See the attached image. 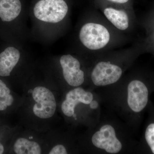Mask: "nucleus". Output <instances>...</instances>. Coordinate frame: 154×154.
Masks as SVG:
<instances>
[{
	"label": "nucleus",
	"mask_w": 154,
	"mask_h": 154,
	"mask_svg": "<svg viewBox=\"0 0 154 154\" xmlns=\"http://www.w3.org/2000/svg\"><path fill=\"white\" fill-rule=\"evenodd\" d=\"M127 35L116 30L96 11L80 28L79 38L85 49L96 56L126 44L131 40Z\"/></svg>",
	"instance_id": "obj_1"
},
{
	"label": "nucleus",
	"mask_w": 154,
	"mask_h": 154,
	"mask_svg": "<svg viewBox=\"0 0 154 154\" xmlns=\"http://www.w3.org/2000/svg\"><path fill=\"white\" fill-rule=\"evenodd\" d=\"M100 57L92 68L90 77L96 86H105L118 82L126 65L137 58L139 52L134 44L126 48L111 50L99 54Z\"/></svg>",
	"instance_id": "obj_2"
},
{
	"label": "nucleus",
	"mask_w": 154,
	"mask_h": 154,
	"mask_svg": "<svg viewBox=\"0 0 154 154\" xmlns=\"http://www.w3.org/2000/svg\"><path fill=\"white\" fill-rule=\"evenodd\" d=\"M29 113L39 122H48L56 113L57 104L55 94L48 87H32L28 92Z\"/></svg>",
	"instance_id": "obj_3"
},
{
	"label": "nucleus",
	"mask_w": 154,
	"mask_h": 154,
	"mask_svg": "<svg viewBox=\"0 0 154 154\" xmlns=\"http://www.w3.org/2000/svg\"><path fill=\"white\" fill-rule=\"evenodd\" d=\"M94 1L96 9L116 30L126 35L133 32L137 24L133 8L113 5L103 0Z\"/></svg>",
	"instance_id": "obj_4"
},
{
	"label": "nucleus",
	"mask_w": 154,
	"mask_h": 154,
	"mask_svg": "<svg viewBox=\"0 0 154 154\" xmlns=\"http://www.w3.org/2000/svg\"><path fill=\"white\" fill-rule=\"evenodd\" d=\"M68 11V6L64 0H40L33 9L36 18L43 22L52 23L63 20Z\"/></svg>",
	"instance_id": "obj_5"
},
{
	"label": "nucleus",
	"mask_w": 154,
	"mask_h": 154,
	"mask_svg": "<svg viewBox=\"0 0 154 154\" xmlns=\"http://www.w3.org/2000/svg\"><path fill=\"white\" fill-rule=\"evenodd\" d=\"M145 79L132 80L128 86L127 103L133 112L141 113L149 102V87Z\"/></svg>",
	"instance_id": "obj_6"
},
{
	"label": "nucleus",
	"mask_w": 154,
	"mask_h": 154,
	"mask_svg": "<svg viewBox=\"0 0 154 154\" xmlns=\"http://www.w3.org/2000/svg\"><path fill=\"white\" fill-rule=\"evenodd\" d=\"M60 63L64 80L67 85L76 88L84 84L85 72L78 58L71 54H65L61 57Z\"/></svg>",
	"instance_id": "obj_7"
},
{
	"label": "nucleus",
	"mask_w": 154,
	"mask_h": 154,
	"mask_svg": "<svg viewBox=\"0 0 154 154\" xmlns=\"http://www.w3.org/2000/svg\"><path fill=\"white\" fill-rule=\"evenodd\" d=\"M91 140L95 147L105 150L108 153H117L122 149V144L116 137L114 128L110 125L102 126L93 134Z\"/></svg>",
	"instance_id": "obj_8"
},
{
	"label": "nucleus",
	"mask_w": 154,
	"mask_h": 154,
	"mask_svg": "<svg viewBox=\"0 0 154 154\" xmlns=\"http://www.w3.org/2000/svg\"><path fill=\"white\" fill-rule=\"evenodd\" d=\"M94 96L90 92L78 87L68 91L61 104V110L65 116L75 117V109L79 104L90 105L93 101Z\"/></svg>",
	"instance_id": "obj_9"
},
{
	"label": "nucleus",
	"mask_w": 154,
	"mask_h": 154,
	"mask_svg": "<svg viewBox=\"0 0 154 154\" xmlns=\"http://www.w3.org/2000/svg\"><path fill=\"white\" fill-rule=\"evenodd\" d=\"M144 35L139 39L144 53L154 55V8L146 14L141 21Z\"/></svg>",
	"instance_id": "obj_10"
},
{
	"label": "nucleus",
	"mask_w": 154,
	"mask_h": 154,
	"mask_svg": "<svg viewBox=\"0 0 154 154\" xmlns=\"http://www.w3.org/2000/svg\"><path fill=\"white\" fill-rule=\"evenodd\" d=\"M11 151L16 154H40L43 152V147L41 143L32 137L21 136L12 143Z\"/></svg>",
	"instance_id": "obj_11"
},
{
	"label": "nucleus",
	"mask_w": 154,
	"mask_h": 154,
	"mask_svg": "<svg viewBox=\"0 0 154 154\" xmlns=\"http://www.w3.org/2000/svg\"><path fill=\"white\" fill-rule=\"evenodd\" d=\"M20 53L14 47L6 48L0 53V76L8 77L19 63Z\"/></svg>",
	"instance_id": "obj_12"
},
{
	"label": "nucleus",
	"mask_w": 154,
	"mask_h": 154,
	"mask_svg": "<svg viewBox=\"0 0 154 154\" xmlns=\"http://www.w3.org/2000/svg\"><path fill=\"white\" fill-rule=\"evenodd\" d=\"M22 5L20 0L0 1V18L3 22H11L21 13Z\"/></svg>",
	"instance_id": "obj_13"
},
{
	"label": "nucleus",
	"mask_w": 154,
	"mask_h": 154,
	"mask_svg": "<svg viewBox=\"0 0 154 154\" xmlns=\"http://www.w3.org/2000/svg\"><path fill=\"white\" fill-rule=\"evenodd\" d=\"M17 102L16 95L4 81L0 79V112L14 107Z\"/></svg>",
	"instance_id": "obj_14"
},
{
	"label": "nucleus",
	"mask_w": 154,
	"mask_h": 154,
	"mask_svg": "<svg viewBox=\"0 0 154 154\" xmlns=\"http://www.w3.org/2000/svg\"><path fill=\"white\" fill-rule=\"evenodd\" d=\"M146 127L145 131L144 140L150 151L154 154V117Z\"/></svg>",
	"instance_id": "obj_15"
},
{
	"label": "nucleus",
	"mask_w": 154,
	"mask_h": 154,
	"mask_svg": "<svg viewBox=\"0 0 154 154\" xmlns=\"http://www.w3.org/2000/svg\"><path fill=\"white\" fill-rule=\"evenodd\" d=\"M49 154H66L68 153L67 149L65 146L58 143L51 146L47 152Z\"/></svg>",
	"instance_id": "obj_16"
},
{
	"label": "nucleus",
	"mask_w": 154,
	"mask_h": 154,
	"mask_svg": "<svg viewBox=\"0 0 154 154\" xmlns=\"http://www.w3.org/2000/svg\"><path fill=\"white\" fill-rule=\"evenodd\" d=\"M103 1L106 2L113 4V5L133 8V0H103Z\"/></svg>",
	"instance_id": "obj_17"
},
{
	"label": "nucleus",
	"mask_w": 154,
	"mask_h": 154,
	"mask_svg": "<svg viewBox=\"0 0 154 154\" xmlns=\"http://www.w3.org/2000/svg\"><path fill=\"white\" fill-rule=\"evenodd\" d=\"M98 106H99V104H98V102L96 101H92L90 104V107L93 109H96Z\"/></svg>",
	"instance_id": "obj_18"
},
{
	"label": "nucleus",
	"mask_w": 154,
	"mask_h": 154,
	"mask_svg": "<svg viewBox=\"0 0 154 154\" xmlns=\"http://www.w3.org/2000/svg\"><path fill=\"white\" fill-rule=\"evenodd\" d=\"M5 150V148L0 138V154L4 153Z\"/></svg>",
	"instance_id": "obj_19"
},
{
	"label": "nucleus",
	"mask_w": 154,
	"mask_h": 154,
	"mask_svg": "<svg viewBox=\"0 0 154 154\" xmlns=\"http://www.w3.org/2000/svg\"><path fill=\"white\" fill-rule=\"evenodd\" d=\"M2 1V0H0V1Z\"/></svg>",
	"instance_id": "obj_20"
}]
</instances>
